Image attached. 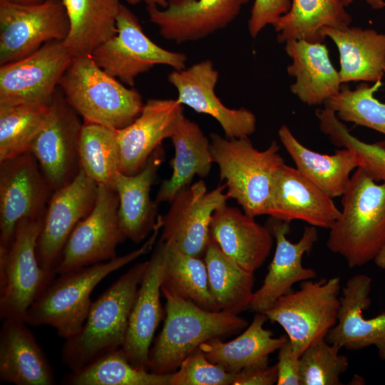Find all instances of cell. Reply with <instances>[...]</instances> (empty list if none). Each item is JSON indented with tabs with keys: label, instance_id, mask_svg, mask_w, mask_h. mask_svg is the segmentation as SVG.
I'll list each match as a JSON object with an SVG mask.
<instances>
[{
	"label": "cell",
	"instance_id": "cell-1",
	"mask_svg": "<svg viewBox=\"0 0 385 385\" xmlns=\"http://www.w3.org/2000/svg\"><path fill=\"white\" fill-rule=\"evenodd\" d=\"M162 229V216L149 239L138 249L108 261L83 267L53 279L29 308L25 322L36 327L48 325L67 339L83 327L91 305V294L106 277L149 252Z\"/></svg>",
	"mask_w": 385,
	"mask_h": 385
},
{
	"label": "cell",
	"instance_id": "cell-2",
	"mask_svg": "<svg viewBox=\"0 0 385 385\" xmlns=\"http://www.w3.org/2000/svg\"><path fill=\"white\" fill-rule=\"evenodd\" d=\"M342 206L329 228L327 246L349 268L364 266L385 245V182L379 184L357 168L342 195Z\"/></svg>",
	"mask_w": 385,
	"mask_h": 385
},
{
	"label": "cell",
	"instance_id": "cell-3",
	"mask_svg": "<svg viewBox=\"0 0 385 385\" xmlns=\"http://www.w3.org/2000/svg\"><path fill=\"white\" fill-rule=\"evenodd\" d=\"M148 262L135 264L92 302L80 331L65 339L61 359L71 371H78L122 347L130 313Z\"/></svg>",
	"mask_w": 385,
	"mask_h": 385
},
{
	"label": "cell",
	"instance_id": "cell-4",
	"mask_svg": "<svg viewBox=\"0 0 385 385\" xmlns=\"http://www.w3.org/2000/svg\"><path fill=\"white\" fill-rule=\"evenodd\" d=\"M213 163L225 181L226 195L252 217L267 215L277 174L285 163L275 140L264 150L255 148L248 136L210 137Z\"/></svg>",
	"mask_w": 385,
	"mask_h": 385
},
{
	"label": "cell",
	"instance_id": "cell-5",
	"mask_svg": "<svg viewBox=\"0 0 385 385\" xmlns=\"http://www.w3.org/2000/svg\"><path fill=\"white\" fill-rule=\"evenodd\" d=\"M163 327L149 353V371H175L183 361L204 342L238 333L247 326L239 314L204 309L170 294Z\"/></svg>",
	"mask_w": 385,
	"mask_h": 385
},
{
	"label": "cell",
	"instance_id": "cell-6",
	"mask_svg": "<svg viewBox=\"0 0 385 385\" xmlns=\"http://www.w3.org/2000/svg\"><path fill=\"white\" fill-rule=\"evenodd\" d=\"M58 87L83 122L115 130L132 123L144 105L136 89L109 75L91 56L73 57Z\"/></svg>",
	"mask_w": 385,
	"mask_h": 385
},
{
	"label": "cell",
	"instance_id": "cell-7",
	"mask_svg": "<svg viewBox=\"0 0 385 385\" xmlns=\"http://www.w3.org/2000/svg\"><path fill=\"white\" fill-rule=\"evenodd\" d=\"M340 282L339 277L301 282L298 290L282 295L262 312L284 329L299 357L336 324Z\"/></svg>",
	"mask_w": 385,
	"mask_h": 385
},
{
	"label": "cell",
	"instance_id": "cell-8",
	"mask_svg": "<svg viewBox=\"0 0 385 385\" xmlns=\"http://www.w3.org/2000/svg\"><path fill=\"white\" fill-rule=\"evenodd\" d=\"M43 218L24 219L16 225L11 243L0 246V316L25 320L26 314L55 278L40 266L36 243Z\"/></svg>",
	"mask_w": 385,
	"mask_h": 385
},
{
	"label": "cell",
	"instance_id": "cell-9",
	"mask_svg": "<svg viewBox=\"0 0 385 385\" xmlns=\"http://www.w3.org/2000/svg\"><path fill=\"white\" fill-rule=\"evenodd\" d=\"M116 26V34L91 56L99 67L123 84L133 87L140 74L157 65L169 66L173 70L185 68L186 55L154 43L144 33L137 16L123 4Z\"/></svg>",
	"mask_w": 385,
	"mask_h": 385
},
{
	"label": "cell",
	"instance_id": "cell-10",
	"mask_svg": "<svg viewBox=\"0 0 385 385\" xmlns=\"http://www.w3.org/2000/svg\"><path fill=\"white\" fill-rule=\"evenodd\" d=\"M68 31L61 0L35 4L0 0V66L21 59L48 42L64 41Z\"/></svg>",
	"mask_w": 385,
	"mask_h": 385
},
{
	"label": "cell",
	"instance_id": "cell-11",
	"mask_svg": "<svg viewBox=\"0 0 385 385\" xmlns=\"http://www.w3.org/2000/svg\"><path fill=\"white\" fill-rule=\"evenodd\" d=\"M118 196L112 187L98 185L96 205L71 233L54 269L62 274L108 261L126 237L118 219Z\"/></svg>",
	"mask_w": 385,
	"mask_h": 385
},
{
	"label": "cell",
	"instance_id": "cell-12",
	"mask_svg": "<svg viewBox=\"0 0 385 385\" xmlns=\"http://www.w3.org/2000/svg\"><path fill=\"white\" fill-rule=\"evenodd\" d=\"M73 58L63 41H53L21 59L1 65L0 107L48 105Z\"/></svg>",
	"mask_w": 385,
	"mask_h": 385
},
{
	"label": "cell",
	"instance_id": "cell-13",
	"mask_svg": "<svg viewBox=\"0 0 385 385\" xmlns=\"http://www.w3.org/2000/svg\"><path fill=\"white\" fill-rule=\"evenodd\" d=\"M82 125L58 87L49 103L46 122L30 148L53 192L71 183L80 171Z\"/></svg>",
	"mask_w": 385,
	"mask_h": 385
},
{
	"label": "cell",
	"instance_id": "cell-14",
	"mask_svg": "<svg viewBox=\"0 0 385 385\" xmlns=\"http://www.w3.org/2000/svg\"><path fill=\"white\" fill-rule=\"evenodd\" d=\"M53 192L31 151L0 162V246H9L20 220L43 218Z\"/></svg>",
	"mask_w": 385,
	"mask_h": 385
},
{
	"label": "cell",
	"instance_id": "cell-15",
	"mask_svg": "<svg viewBox=\"0 0 385 385\" xmlns=\"http://www.w3.org/2000/svg\"><path fill=\"white\" fill-rule=\"evenodd\" d=\"M98 184L80 169L75 178L53 192L36 243L41 267L56 277L54 269L75 227L93 210Z\"/></svg>",
	"mask_w": 385,
	"mask_h": 385
},
{
	"label": "cell",
	"instance_id": "cell-16",
	"mask_svg": "<svg viewBox=\"0 0 385 385\" xmlns=\"http://www.w3.org/2000/svg\"><path fill=\"white\" fill-rule=\"evenodd\" d=\"M225 184L207 191L202 180L180 190L162 216L160 239L174 243L190 255L204 256L210 241V224L214 212L227 205Z\"/></svg>",
	"mask_w": 385,
	"mask_h": 385
},
{
	"label": "cell",
	"instance_id": "cell-17",
	"mask_svg": "<svg viewBox=\"0 0 385 385\" xmlns=\"http://www.w3.org/2000/svg\"><path fill=\"white\" fill-rule=\"evenodd\" d=\"M218 78L212 62L207 59L182 70H173L168 80L177 90V101L180 104L215 118L226 138L249 137L256 130L255 114L245 108L232 109L225 106L215 92Z\"/></svg>",
	"mask_w": 385,
	"mask_h": 385
},
{
	"label": "cell",
	"instance_id": "cell-18",
	"mask_svg": "<svg viewBox=\"0 0 385 385\" xmlns=\"http://www.w3.org/2000/svg\"><path fill=\"white\" fill-rule=\"evenodd\" d=\"M267 226L274 236L276 247L263 283L254 292L250 305L249 309L255 313L268 309L277 299L292 292L295 283L317 276L314 270L302 265L304 255L310 252L318 240L317 227L306 226L299 241L292 242L287 237L289 223L271 217Z\"/></svg>",
	"mask_w": 385,
	"mask_h": 385
},
{
	"label": "cell",
	"instance_id": "cell-19",
	"mask_svg": "<svg viewBox=\"0 0 385 385\" xmlns=\"http://www.w3.org/2000/svg\"><path fill=\"white\" fill-rule=\"evenodd\" d=\"M250 0H168L165 8L147 6L163 38L177 43L198 41L227 26Z\"/></svg>",
	"mask_w": 385,
	"mask_h": 385
},
{
	"label": "cell",
	"instance_id": "cell-20",
	"mask_svg": "<svg viewBox=\"0 0 385 385\" xmlns=\"http://www.w3.org/2000/svg\"><path fill=\"white\" fill-rule=\"evenodd\" d=\"M372 279L357 274L348 279L339 295L337 322L328 332L326 340L340 349L356 351L374 346L380 359L385 360V312L364 317L371 303Z\"/></svg>",
	"mask_w": 385,
	"mask_h": 385
},
{
	"label": "cell",
	"instance_id": "cell-21",
	"mask_svg": "<svg viewBox=\"0 0 385 385\" xmlns=\"http://www.w3.org/2000/svg\"><path fill=\"white\" fill-rule=\"evenodd\" d=\"M184 117L177 99H148L138 118L117 130L120 172L132 175L140 171L165 138H170Z\"/></svg>",
	"mask_w": 385,
	"mask_h": 385
},
{
	"label": "cell",
	"instance_id": "cell-22",
	"mask_svg": "<svg viewBox=\"0 0 385 385\" xmlns=\"http://www.w3.org/2000/svg\"><path fill=\"white\" fill-rule=\"evenodd\" d=\"M165 243L155 244L138 289L121 349L135 367L149 371V353L155 332L162 320L161 283L164 267Z\"/></svg>",
	"mask_w": 385,
	"mask_h": 385
},
{
	"label": "cell",
	"instance_id": "cell-23",
	"mask_svg": "<svg viewBox=\"0 0 385 385\" xmlns=\"http://www.w3.org/2000/svg\"><path fill=\"white\" fill-rule=\"evenodd\" d=\"M340 215L332 198L285 163L278 171L268 215L288 223L301 220L329 229Z\"/></svg>",
	"mask_w": 385,
	"mask_h": 385
},
{
	"label": "cell",
	"instance_id": "cell-24",
	"mask_svg": "<svg viewBox=\"0 0 385 385\" xmlns=\"http://www.w3.org/2000/svg\"><path fill=\"white\" fill-rule=\"evenodd\" d=\"M210 237L227 257L253 273L264 264L274 240L267 225L259 224L254 217L227 205L214 212Z\"/></svg>",
	"mask_w": 385,
	"mask_h": 385
},
{
	"label": "cell",
	"instance_id": "cell-25",
	"mask_svg": "<svg viewBox=\"0 0 385 385\" xmlns=\"http://www.w3.org/2000/svg\"><path fill=\"white\" fill-rule=\"evenodd\" d=\"M23 319H3L0 331V379L16 385H53V369Z\"/></svg>",
	"mask_w": 385,
	"mask_h": 385
},
{
	"label": "cell",
	"instance_id": "cell-26",
	"mask_svg": "<svg viewBox=\"0 0 385 385\" xmlns=\"http://www.w3.org/2000/svg\"><path fill=\"white\" fill-rule=\"evenodd\" d=\"M165 159V151L158 146L138 173L128 175L120 172L113 188L118 200V219L126 237L139 243L153 232L158 217V205L150 196L157 173Z\"/></svg>",
	"mask_w": 385,
	"mask_h": 385
},
{
	"label": "cell",
	"instance_id": "cell-27",
	"mask_svg": "<svg viewBox=\"0 0 385 385\" xmlns=\"http://www.w3.org/2000/svg\"><path fill=\"white\" fill-rule=\"evenodd\" d=\"M284 43L292 61L287 71L295 80L290 91L302 102L309 106L324 104L339 92L342 84L339 73L324 42L291 39Z\"/></svg>",
	"mask_w": 385,
	"mask_h": 385
},
{
	"label": "cell",
	"instance_id": "cell-28",
	"mask_svg": "<svg viewBox=\"0 0 385 385\" xmlns=\"http://www.w3.org/2000/svg\"><path fill=\"white\" fill-rule=\"evenodd\" d=\"M322 34L337 47L342 83L382 80L385 75V34L349 26L344 29L324 27Z\"/></svg>",
	"mask_w": 385,
	"mask_h": 385
},
{
	"label": "cell",
	"instance_id": "cell-29",
	"mask_svg": "<svg viewBox=\"0 0 385 385\" xmlns=\"http://www.w3.org/2000/svg\"><path fill=\"white\" fill-rule=\"evenodd\" d=\"M278 136L296 168L305 178L332 198L343 195L351 173L359 167L354 151L342 148L332 155H326L312 150L302 145L286 125L279 128Z\"/></svg>",
	"mask_w": 385,
	"mask_h": 385
},
{
	"label": "cell",
	"instance_id": "cell-30",
	"mask_svg": "<svg viewBox=\"0 0 385 385\" xmlns=\"http://www.w3.org/2000/svg\"><path fill=\"white\" fill-rule=\"evenodd\" d=\"M175 155L170 161L171 176L162 182L156 194L157 203L170 202L183 189L191 185L195 175H208L213 163L210 141L200 127L183 117L170 138Z\"/></svg>",
	"mask_w": 385,
	"mask_h": 385
},
{
	"label": "cell",
	"instance_id": "cell-31",
	"mask_svg": "<svg viewBox=\"0 0 385 385\" xmlns=\"http://www.w3.org/2000/svg\"><path fill=\"white\" fill-rule=\"evenodd\" d=\"M267 320L264 313L257 312L251 324L237 337L229 342L214 338L199 348L210 361L232 373L252 366L269 364V356L278 350L288 337H273V332L264 328Z\"/></svg>",
	"mask_w": 385,
	"mask_h": 385
},
{
	"label": "cell",
	"instance_id": "cell-32",
	"mask_svg": "<svg viewBox=\"0 0 385 385\" xmlns=\"http://www.w3.org/2000/svg\"><path fill=\"white\" fill-rule=\"evenodd\" d=\"M69 31L63 42L73 57L91 56L117 33L119 0H61Z\"/></svg>",
	"mask_w": 385,
	"mask_h": 385
},
{
	"label": "cell",
	"instance_id": "cell-33",
	"mask_svg": "<svg viewBox=\"0 0 385 385\" xmlns=\"http://www.w3.org/2000/svg\"><path fill=\"white\" fill-rule=\"evenodd\" d=\"M341 0H291L289 10L272 25L277 39L284 43L291 39L322 43L324 27L344 29L352 17Z\"/></svg>",
	"mask_w": 385,
	"mask_h": 385
},
{
	"label": "cell",
	"instance_id": "cell-34",
	"mask_svg": "<svg viewBox=\"0 0 385 385\" xmlns=\"http://www.w3.org/2000/svg\"><path fill=\"white\" fill-rule=\"evenodd\" d=\"M211 295L220 311L239 314L249 309L255 275L227 257L210 238L203 256Z\"/></svg>",
	"mask_w": 385,
	"mask_h": 385
},
{
	"label": "cell",
	"instance_id": "cell-35",
	"mask_svg": "<svg viewBox=\"0 0 385 385\" xmlns=\"http://www.w3.org/2000/svg\"><path fill=\"white\" fill-rule=\"evenodd\" d=\"M164 243L161 294L176 295L204 309L220 311L210 291L204 260L183 252L173 242Z\"/></svg>",
	"mask_w": 385,
	"mask_h": 385
},
{
	"label": "cell",
	"instance_id": "cell-36",
	"mask_svg": "<svg viewBox=\"0 0 385 385\" xmlns=\"http://www.w3.org/2000/svg\"><path fill=\"white\" fill-rule=\"evenodd\" d=\"M171 373L157 374L130 364L121 348L63 376L66 385H170Z\"/></svg>",
	"mask_w": 385,
	"mask_h": 385
},
{
	"label": "cell",
	"instance_id": "cell-37",
	"mask_svg": "<svg viewBox=\"0 0 385 385\" xmlns=\"http://www.w3.org/2000/svg\"><path fill=\"white\" fill-rule=\"evenodd\" d=\"M80 168L98 185L113 188L120 172L117 130L83 122L78 143Z\"/></svg>",
	"mask_w": 385,
	"mask_h": 385
},
{
	"label": "cell",
	"instance_id": "cell-38",
	"mask_svg": "<svg viewBox=\"0 0 385 385\" xmlns=\"http://www.w3.org/2000/svg\"><path fill=\"white\" fill-rule=\"evenodd\" d=\"M49 104L0 107V162L30 151L43 128Z\"/></svg>",
	"mask_w": 385,
	"mask_h": 385
},
{
	"label": "cell",
	"instance_id": "cell-39",
	"mask_svg": "<svg viewBox=\"0 0 385 385\" xmlns=\"http://www.w3.org/2000/svg\"><path fill=\"white\" fill-rule=\"evenodd\" d=\"M381 85V80L372 85L364 82L351 90L347 83H342L339 92L326 101L324 107L333 111L342 121L385 135V103L374 97Z\"/></svg>",
	"mask_w": 385,
	"mask_h": 385
},
{
	"label": "cell",
	"instance_id": "cell-40",
	"mask_svg": "<svg viewBox=\"0 0 385 385\" xmlns=\"http://www.w3.org/2000/svg\"><path fill=\"white\" fill-rule=\"evenodd\" d=\"M341 349L325 337L314 341L299 357L300 385H341L340 376L349 366Z\"/></svg>",
	"mask_w": 385,
	"mask_h": 385
},
{
	"label": "cell",
	"instance_id": "cell-41",
	"mask_svg": "<svg viewBox=\"0 0 385 385\" xmlns=\"http://www.w3.org/2000/svg\"><path fill=\"white\" fill-rule=\"evenodd\" d=\"M235 376L210 361L197 348L171 373L170 385H233Z\"/></svg>",
	"mask_w": 385,
	"mask_h": 385
},
{
	"label": "cell",
	"instance_id": "cell-42",
	"mask_svg": "<svg viewBox=\"0 0 385 385\" xmlns=\"http://www.w3.org/2000/svg\"><path fill=\"white\" fill-rule=\"evenodd\" d=\"M333 141L337 147L354 151L359 160V167L363 168L374 180L385 182V140L367 143L352 135L346 126H341L334 133Z\"/></svg>",
	"mask_w": 385,
	"mask_h": 385
},
{
	"label": "cell",
	"instance_id": "cell-43",
	"mask_svg": "<svg viewBox=\"0 0 385 385\" xmlns=\"http://www.w3.org/2000/svg\"><path fill=\"white\" fill-rule=\"evenodd\" d=\"M291 0H254L248 19V31L255 38L267 25L276 21L290 9Z\"/></svg>",
	"mask_w": 385,
	"mask_h": 385
},
{
	"label": "cell",
	"instance_id": "cell-44",
	"mask_svg": "<svg viewBox=\"0 0 385 385\" xmlns=\"http://www.w3.org/2000/svg\"><path fill=\"white\" fill-rule=\"evenodd\" d=\"M277 385H300L299 357L288 339L278 349Z\"/></svg>",
	"mask_w": 385,
	"mask_h": 385
},
{
	"label": "cell",
	"instance_id": "cell-45",
	"mask_svg": "<svg viewBox=\"0 0 385 385\" xmlns=\"http://www.w3.org/2000/svg\"><path fill=\"white\" fill-rule=\"evenodd\" d=\"M233 385H272L277 381V365H256L235 373Z\"/></svg>",
	"mask_w": 385,
	"mask_h": 385
},
{
	"label": "cell",
	"instance_id": "cell-46",
	"mask_svg": "<svg viewBox=\"0 0 385 385\" xmlns=\"http://www.w3.org/2000/svg\"><path fill=\"white\" fill-rule=\"evenodd\" d=\"M345 6H349L356 0H341ZM365 1L371 9L380 10L385 9V0H361Z\"/></svg>",
	"mask_w": 385,
	"mask_h": 385
},
{
	"label": "cell",
	"instance_id": "cell-47",
	"mask_svg": "<svg viewBox=\"0 0 385 385\" xmlns=\"http://www.w3.org/2000/svg\"><path fill=\"white\" fill-rule=\"evenodd\" d=\"M130 5H136L144 2L147 6L154 5L160 8H165L168 5V0H124Z\"/></svg>",
	"mask_w": 385,
	"mask_h": 385
},
{
	"label": "cell",
	"instance_id": "cell-48",
	"mask_svg": "<svg viewBox=\"0 0 385 385\" xmlns=\"http://www.w3.org/2000/svg\"><path fill=\"white\" fill-rule=\"evenodd\" d=\"M374 262L379 269L385 270V245L375 257Z\"/></svg>",
	"mask_w": 385,
	"mask_h": 385
},
{
	"label": "cell",
	"instance_id": "cell-49",
	"mask_svg": "<svg viewBox=\"0 0 385 385\" xmlns=\"http://www.w3.org/2000/svg\"><path fill=\"white\" fill-rule=\"evenodd\" d=\"M17 4H35L45 1L46 0H3Z\"/></svg>",
	"mask_w": 385,
	"mask_h": 385
}]
</instances>
